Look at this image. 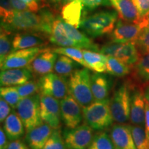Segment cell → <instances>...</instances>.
Returning <instances> with one entry per match:
<instances>
[{
  "mask_svg": "<svg viewBox=\"0 0 149 149\" xmlns=\"http://www.w3.org/2000/svg\"><path fill=\"white\" fill-rule=\"evenodd\" d=\"M1 27L10 33H39L49 37L54 15L48 10L39 13L29 10L18 11L1 7Z\"/></svg>",
  "mask_w": 149,
  "mask_h": 149,
  "instance_id": "obj_1",
  "label": "cell"
},
{
  "mask_svg": "<svg viewBox=\"0 0 149 149\" xmlns=\"http://www.w3.org/2000/svg\"><path fill=\"white\" fill-rule=\"evenodd\" d=\"M118 13L116 10H104L84 16L79 28L84 33L93 38L110 34L114 30Z\"/></svg>",
  "mask_w": 149,
  "mask_h": 149,
  "instance_id": "obj_2",
  "label": "cell"
},
{
  "mask_svg": "<svg viewBox=\"0 0 149 149\" xmlns=\"http://www.w3.org/2000/svg\"><path fill=\"white\" fill-rule=\"evenodd\" d=\"M91 74L87 68L76 69L68 80L69 94L81 105L86 107L95 101L91 81Z\"/></svg>",
  "mask_w": 149,
  "mask_h": 149,
  "instance_id": "obj_3",
  "label": "cell"
},
{
  "mask_svg": "<svg viewBox=\"0 0 149 149\" xmlns=\"http://www.w3.org/2000/svg\"><path fill=\"white\" fill-rule=\"evenodd\" d=\"M84 120L94 130H102L113 124L110 99L95 100L90 105L82 108Z\"/></svg>",
  "mask_w": 149,
  "mask_h": 149,
  "instance_id": "obj_4",
  "label": "cell"
},
{
  "mask_svg": "<svg viewBox=\"0 0 149 149\" xmlns=\"http://www.w3.org/2000/svg\"><path fill=\"white\" fill-rule=\"evenodd\" d=\"M16 109L26 132L44 123L40 115V93L22 98Z\"/></svg>",
  "mask_w": 149,
  "mask_h": 149,
  "instance_id": "obj_5",
  "label": "cell"
},
{
  "mask_svg": "<svg viewBox=\"0 0 149 149\" xmlns=\"http://www.w3.org/2000/svg\"><path fill=\"white\" fill-rule=\"evenodd\" d=\"M110 107L113 120L125 124L130 120V92L128 84H123L114 92L110 100Z\"/></svg>",
  "mask_w": 149,
  "mask_h": 149,
  "instance_id": "obj_6",
  "label": "cell"
},
{
  "mask_svg": "<svg viewBox=\"0 0 149 149\" xmlns=\"http://www.w3.org/2000/svg\"><path fill=\"white\" fill-rule=\"evenodd\" d=\"M40 94L62 100L69 94L68 81L66 77L50 72L43 75L38 81Z\"/></svg>",
  "mask_w": 149,
  "mask_h": 149,
  "instance_id": "obj_7",
  "label": "cell"
},
{
  "mask_svg": "<svg viewBox=\"0 0 149 149\" xmlns=\"http://www.w3.org/2000/svg\"><path fill=\"white\" fill-rule=\"evenodd\" d=\"M149 23V16L140 22H128L119 19L113 32L111 33V42L125 43L135 42L141 30Z\"/></svg>",
  "mask_w": 149,
  "mask_h": 149,
  "instance_id": "obj_8",
  "label": "cell"
},
{
  "mask_svg": "<svg viewBox=\"0 0 149 149\" xmlns=\"http://www.w3.org/2000/svg\"><path fill=\"white\" fill-rule=\"evenodd\" d=\"M93 130L86 124L74 128H65L63 131L66 149H86L93 138Z\"/></svg>",
  "mask_w": 149,
  "mask_h": 149,
  "instance_id": "obj_9",
  "label": "cell"
},
{
  "mask_svg": "<svg viewBox=\"0 0 149 149\" xmlns=\"http://www.w3.org/2000/svg\"><path fill=\"white\" fill-rule=\"evenodd\" d=\"M40 115L43 122L53 129H60L61 124L60 102L53 97L40 95Z\"/></svg>",
  "mask_w": 149,
  "mask_h": 149,
  "instance_id": "obj_10",
  "label": "cell"
},
{
  "mask_svg": "<svg viewBox=\"0 0 149 149\" xmlns=\"http://www.w3.org/2000/svg\"><path fill=\"white\" fill-rule=\"evenodd\" d=\"M61 121L66 128H74L82 122L83 111L81 105L68 94L60 101Z\"/></svg>",
  "mask_w": 149,
  "mask_h": 149,
  "instance_id": "obj_11",
  "label": "cell"
},
{
  "mask_svg": "<svg viewBox=\"0 0 149 149\" xmlns=\"http://www.w3.org/2000/svg\"><path fill=\"white\" fill-rule=\"evenodd\" d=\"M44 49L41 46L13 51L1 63V70L27 67Z\"/></svg>",
  "mask_w": 149,
  "mask_h": 149,
  "instance_id": "obj_12",
  "label": "cell"
},
{
  "mask_svg": "<svg viewBox=\"0 0 149 149\" xmlns=\"http://www.w3.org/2000/svg\"><path fill=\"white\" fill-rule=\"evenodd\" d=\"M58 54L51 48H44L27 67L33 74L43 76L52 72Z\"/></svg>",
  "mask_w": 149,
  "mask_h": 149,
  "instance_id": "obj_13",
  "label": "cell"
},
{
  "mask_svg": "<svg viewBox=\"0 0 149 149\" xmlns=\"http://www.w3.org/2000/svg\"><path fill=\"white\" fill-rule=\"evenodd\" d=\"M145 106L144 91L139 88H133L130 93V121L132 124L144 126Z\"/></svg>",
  "mask_w": 149,
  "mask_h": 149,
  "instance_id": "obj_14",
  "label": "cell"
},
{
  "mask_svg": "<svg viewBox=\"0 0 149 149\" xmlns=\"http://www.w3.org/2000/svg\"><path fill=\"white\" fill-rule=\"evenodd\" d=\"M46 37L48 36L39 33H17L12 40V52L17 50L44 46L47 43Z\"/></svg>",
  "mask_w": 149,
  "mask_h": 149,
  "instance_id": "obj_15",
  "label": "cell"
},
{
  "mask_svg": "<svg viewBox=\"0 0 149 149\" xmlns=\"http://www.w3.org/2000/svg\"><path fill=\"white\" fill-rule=\"evenodd\" d=\"M33 78V72L28 67L1 70V86H17L26 83Z\"/></svg>",
  "mask_w": 149,
  "mask_h": 149,
  "instance_id": "obj_16",
  "label": "cell"
},
{
  "mask_svg": "<svg viewBox=\"0 0 149 149\" xmlns=\"http://www.w3.org/2000/svg\"><path fill=\"white\" fill-rule=\"evenodd\" d=\"M110 135L115 148L118 149H137L129 125L119 123L114 124L111 128Z\"/></svg>",
  "mask_w": 149,
  "mask_h": 149,
  "instance_id": "obj_17",
  "label": "cell"
},
{
  "mask_svg": "<svg viewBox=\"0 0 149 149\" xmlns=\"http://www.w3.org/2000/svg\"><path fill=\"white\" fill-rule=\"evenodd\" d=\"M53 131V129L51 126L43 123L26 132L25 141L31 149H43Z\"/></svg>",
  "mask_w": 149,
  "mask_h": 149,
  "instance_id": "obj_18",
  "label": "cell"
},
{
  "mask_svg": "<svg viewBox=\"0 0 149 149\" xmlns=\"http://www.w3.org/2000/svg\"><path fill=\"white\" fill-rule=\"evenodd\" d=\"M53 44L60 47H77V45L67 35L64 20L59 16H54L51 24V33L48 37Z\"/></svg>",
  "mask_w": 149,
  "mask_h": 149,
  "instance_id": "obj_19",
  "label": "cell"
},
{
  "mask_svg": "<svg viewBox=\"0 0 149 149\" xmlns=\"http://www.w3.org/2000/svg\"><path fill=\"white\" fill-rule=\"evenodd\" d=\"M120 19L128 22H140L141 18L132 0H110Z\"/></svg>",
  "mask_w": 149,
  "mask_h": 149,
  "instance_id": "obj_20",
  "label": "cell"
},
{
  "mask_svg": "<svg viewBox=\"0 0 149 149\" xmlns=\"http://www.w3.org/2000/svg\"><path fill=\"white\" fill-rule=\"evenodd\" d=\"M91 81L95 100L107 99L112 86V81L108 75L100 72H95L91 74Z\"/></svg>",
  "mask_w": 149,
  "mask_h": 149,
  "instance_id": "obj_21",
  "label": "cell"
},
{
  "mask_svg": "<svg viewBox=\"0 0 149 149\" xmlns=\"http://www.w3.org/2000/svg\"><path fill=\"white\" fill-rule=\"evenodd\" d=\"M84 8L81 0H75L66 3L61 9V18L65 22L78 29L82 19L81 15Z\"/></svg>",
  "mask_w": 149,
  "mask_h": 149,
  "instance_id": "obj_22",
  "label": "cell"
},
{
  "mask_svg": "<svg viewBox=\"0 0 149 149\" xmlns=\"http://www.w3.org/2000/svg\"><path fill=\"white\" fill-rule=\"evenodd\" d=\"M22 121L15 111H12L3 122V129L10 141L20 139L24 135L25 130Z\"/></svg>",
  "mask_w": 149,
  "mask_h": 149,
  "instance_id": "obj_23",
  "label": "cell"
},
{
  "mask_svg": "<svg viewBox=\"0 0 149 149\" xmlns=\"http://www.w3.org/2000/svg\"><path fill=\"white\" fill-rule=\"evenodd\" d=\"M114 57L128 66L135 64L139 59V53L133 42L119 43Z\"/></svg>",
  "mask_w": 149,
  "mask_h": 149,
  "instance_id": "obj_24",
  "label": "cell"
},
{
  "mask_svg": "<svg viewBox=\"0 0 149 149\" xmlns=\"http://www.w3.org/2000/svg\"><path fill=\"white\" fill-rule=\"evenodd\" d=\"M64 25L67 35L73 42L75 43L77 47L81 49L91 50V51L100 52L99 46L94 43L84 33H82L77 28L72 26L69 24L64 21Z\"/></svg>",
  "mask_w": 149,
  "mask_h": 149,
  "instance_id": "obj_25",
  "label": "cell"
},
{
  "mask_svg": "<svg viewBox=\"0 0 149 149\" xmlns=\"http://www.w3.org/2000/svg\"><path fill=\"white\" fill-rule=\"evenodd\" d=\"M84 58L88 68L95 72H103L107 71V56L104 55L102 53L91 50L82 49Z\"/></svg>",
  "mask_w": 149,
  "mask_h": 149,
  "instance_id": "obj_26",
  "label": "cell"
},
{
  "mask_svg": "<svg viewBox=\"0 0 149 149\" xmlns=\"http://www.w3.org/2000/svg\"><path fill=\"white\" fill-rule=\"evenodd\" d=\"M79 64L64 55H59L56 60L54 70L62 77H69L76 69H78Z\"/></svg>",
  "mask_w": 149,
  "mask_h": 149,
  "instance_id": "obj_27",
  "label": "cell"
},
{
  "mask_svg": "<svg viewBox=\"0 0 149 149\" xmlns=\"http://www.w3.org/2000/svg\"><path fill=\"white\" fill-rule=\"evenodd\" d=\"M111 75L122 77L129 73V66L119 60L116 57H107V71Z\"/></svg>",
  "mask_w": 149,
  "mask_h": 149,
  "instance_id": "obj_28",
  "label": "cell"
},
{
  "mask_svg": "<svg viewBox=\"0 0 149 149\" xmlns=\"http://www.w3.org/2000/svg\"><path fill=\"white\" fill-rule=\"evenodd\" d=\"M115 146L111 135L107 132L100 130L93 136L88 149H115Z\"/></svg>",
  "mask_w": 149,
  "mask_h": 149,
  "instance_id": "obj_29",
  "label": "cell"
},
{
  "mask_svg": "<svg viewBox=\"0 0 149 149\" xmlns=\"http://www.w3.org/2000/svg\"><path fill=\"white\" fill-rule=\"evenodd\" d=\"M53 51L59 55H64L67 57H70V59H73L78 64L88 68V65L84 60L83 55L82 49L76 47H57L53 48ZM89 69V68H88Z\"/></svg>",
  "mask_w": 149,
  "mask_h": 149,
  "instance_id": "obj_30",
  "label": "cell"
},
{
  "mask_svg": "<svg viewBox=\"0 0 149 149\" xmlns=\"http://www.w3.org/2000/svg\"><path fill=\"white\" fill-rule=\"evenodd\" d=\"M129 126L137 149H149V141L144 126L133 124Z\"/></svg>",
  "mask_w": 149,
  "mask_h": 149,
  "instance_id": "obj_31",
  "label": "cell"
},
{
  "mask_svg": "<svg viewBox=\"0 0 149 149\" xmlns=\"http://www.w3.org/2000/svg\"><path fill=\"white\" fill-rule=\"evenodd\" d=\"M1 97L6 100L13 109H17V107L22 100L16 86H1L0 88Z\"/></svg>",
  "mask_w": 149,
  "mask_h": 149,
  "instance_id": "obj_32",
  "label": "cell"
},
{
  "mask_svg": "<svg viewBox=\"0 0 149 149\" xmlns=\"http://www.w3.org/2000/svg\"><path fill=\"white\" fill-rule=\"evenodd\" d=\"M11 33H12L1 27V34H0V62L1 63L5 60V59L10 55V53H12L13 41H11L10 37Z\"/></svg>",
  "mask_w": 149,
  "mask_h": 149,
  "instance_id": "obj_33",
  "label": "cell"
},
{
  "mask_svg": "<svg viewBox=\"0 0 149 149\" xmlns=\"http://www.w3.org/2000/svg\"><path fill=\"white\" fill-rule=\"evenodd\" d=\"M135 73L141 82H149V53L139 57L135 65Z\"/></svg>",
  "mask_w": 149,
  "mask_h": 149,
  "instance_id": "obj_34",
  "label": "cell"
},
{
  "mask_svg": "<svg viewBox=\"0 0 149 149\" xmlns=\"http://www.w3.org/2000/svg\"><path fill=\"white\" fill-rule=\"evenodd\" d=\"M43 149H66L60 129H54Z\"/></svg>",
  "mask_w": 149,
  "mask_h": 149,
  "instance_id": "obj_35",
  "label": "cell"
},
{
  "mask_svg": "<svg viewBox=\"0 0 149 149\" xmlns=\"http://www.w3.org/2000/svg\"><path fill=\"white\" fill-rule=\"evenodd\" d=\"M135 43L141 55L149 53V23L141 30Z\"/></svg>",
  "mask_w": 149,
  "mask_h": 149,
  "instance_id": "obj_36",
  "label": "cell"
},
{
  "mask_svg": "<svg viewBox=\"0 0 149 149\" xmlns=\"http://www.w3.org/2000/svg\"><path fill=\"white\" fill-rule=\"evenodd\" d=\"M16 88L22 98L33 95L36 93H40L38 81H35L34 80H30L24 84L17 86Z\"/></svg>",
  "mask_w": 149,
  "mask_h": 149,
  "instance_id": "obj_37",
  "label": "cell"
},
{
  "mask_svg": "<svg viewBox=\"0 0 149 149\" xmlns=\"http://www.w3.org/2000/svg\"><path fill=\"white\" fill-rule=\"evenodd\" d=\"M84 9L86 10H93L101 6H111L110 0H81Z\"/></svg>",
  "mask_w": 149,
  "mask_h": 149,
  "instance_id": "obj_38",
  "label": "cell"
},
{
  "mask_svg": "<svg viewBox=\"0 0 149 149\" xmlns=\"http://www.w3.org/2000/svg\"><path fill=\"white\" fill-rule=\"evenodd\" d=\"M141 18L149 16V0H132Z\"/></svg>",
  "mask_w": 149,
  "mask_h": 149,
  "instance_id": "obj_39",
  "label": "cell"
},
{
  "mask_svg": "<svg viewBox=\"0 0 149 149\" xmlns=\"http://www.w3.org/2000/svg\"><path fill=\"white\" fill-rule=\"evenodd\" d=\"M11 107L3 98L0 99V121L3 123L6 117L10 114Z\"/></svg>",
  "mask_w": 149,
  "mask_h": 149,
  "instance_id": "obj_40",
  "label": "cell"
},
{
  "mask_svg": "<svg viewBox=\"0 0 149 149\" xmlns=\"http://www.w3.org/2000/svg\"><path fill=\"white\" fill-rule=\"evenodd\" d=\"M26 4L29 10L36 13L40 10L42 6V0H22Z\"/></svg>",
  "mask_w": 149,
  "mask_h": 149,
  "instance_id": "obj_41",
  "label": "cell"
},
{
  "mask_svg": "<svg viewBox=\"0 0 149 149\" xmlns=\"http://www.w3.org/2000/svg\"><path fill=\"white\" fill-rule=\"evenodd\" d=\"M9 1H10L11 8L13 10L18 11L29 10L26 4L22 0H9Z\"/></svg>",
  "mask_w": 149,
  "mask_h": 149,
  "instance_id": "obj_42",
  "label": "cell"
},
{
  "mask_svg": "<svg viewBox=\"0 0 149 149\" xmlns=\"http://www.w3.org/2000/svg\"><path fill=\"white\" fill-rule=\"evenodd\" d=\"M7 149H31L29 146L23 141L20 140L19 139L16 140L10 141Z\"/></svg>",
  "mask_w": 149,
  "mask_h": 149,
  "instance_id": "obj_43",
  "label": "cell"
},
{
  "mask_svg": "<svg viewBox=\"0 0 149 149\" xmlns=\"http://www.w3.org/2000/svg\"><path fill=\"white\" fill-rule=\"evenodd\" d=\"M8 138L3 128L0 129V149H7L9 145Z\"/></svg>",
  "mask_w": 149,
  "mask_h": 149,
  "instance_id": "obj_44",
  "label": "cell"
},
{
  "mask_svg": "<svg viewBox=\"0 0 149 149\" xmlns=\"http://www.w3.org/2000/svg\"><path fill=\"white\" fill-rule=\"evenodd\" d=\"M144 128L146 130L147 138L149 141V105L146 102V106H145V122H144Z\"/></svg>",
  "mask_w": 149,
  "mask_h": 149,
  "instance_id": "obj_45",
  "label": "cell"
},
{
  "mask_svg": "<svg viewBox=\"0 0 149 149\" xmlns=\"http://www.w3.org/2000/svg\"><path fill=\"white\" fill-rule=\"evenodd\" d=\"M144 95L145 98V101H146L149 105V84L145 87L144 90Z\"/></svg>",
  "mask_w": 149,
  "mask_h": 149,
  "instance_id": "obj_46",
  "label": "cell"
},
{
  "mask_svg": "<svg viewBox=\"0 0 149 149\" xmlns=\"http://www.w3.org/2000/svg\"><path fill=\"white\" fill-rule=\"evenodd\" d=\"M75 1V0H61V4L64 6L65 4H66V3L71 2V1Z\"/></svg>",
  "mask_w": 149,
  "mask_h": 149,
  "instance_id": "obj_47",
  "label": "cell"
},
{
  "mask_svg": "<svg viewBox=\"0 0 149 149\" xmlns=\"http://www.w3.org/2000/svg\"><path fill=\"white\" fill-rule=\"evenodd\" d=\"M50 1L55 4H59V3H61V0H50Z\"/></svg>",
  "mask_w": 149,
  "mask_h": 149,
  "instance_id": "obj_48",
  "label": "cell"
},
{
  "mask_svg": "<svg viewBox=\"0 0 149 149\" xmlns=\"http://www.w3.org/2000/svg\"><path fill=\"white\" fill-rule=\"evenodd\" d=\"M115 149H118V148H115Z\"/></svg>",
  "mask_w": 149,
  "mask_h": 149,
  "instance_id": "obj_49",
  "label": "cell"
}]
</instances>
